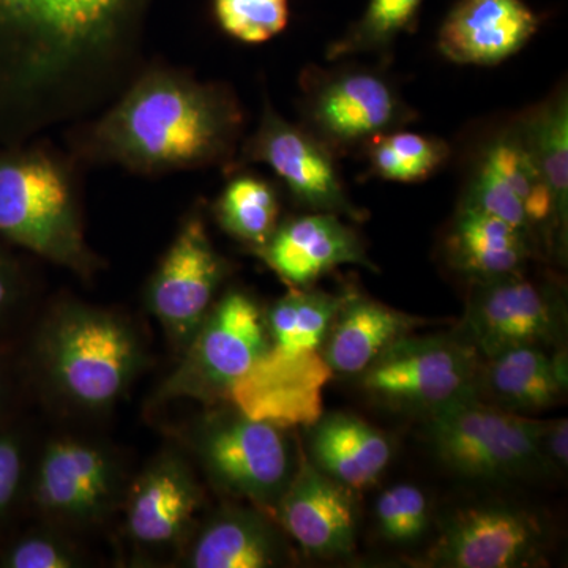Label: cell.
<instances>
[{"instance_id": "obj_32", "label": "cell", "mask_w": 568, "mask_h": 568, "mask_svg": "<svg viewBox=\"0 0 568 568\" xmlns=\"http://www.w3.org/2000/svg\"><path fill=\"white\" fill-rule=\"evenodd\" d=\"M29 454L20 428L10 424L0 426V530L28 497Z\"/></svg>"}, {"instance_id": "obj_13", "label": "cell", "mask_w": 568, "mask_h": 568, "mask_svg": "<svg viewBox=\"0 0 568 568\" xmlns=\"http://www.w3.org/2000/svg\"><path fill=\"white\" fill-rule=\"evenodd\" d=\"M121 491L122 473L114 455L77 437L48 443L28 485L29 499L40 515L74 526L102 521Z\"/></svg>"}, {"instance_id": "obj_30", "label": "cell", "mask_w": 568, "mask_h": 568, "mask_svg": "<svg viewBox=\"0 0 568 568\" xmlns=\"http://www.w3.org/2000/svg\"><path fill=\"white\" fill-rule=\"evenodd\" d=\"M212 7L220 29L241 43H265L290 22V0H212Z\"/></svg>"}, {"instance_id": "obj_5", "label": "cell", "mask_w": 568, "mask_h": 568, "mask_svg": "<svg viewBox=\"0 0 568 568\" xmlns=\"http://www.w3.org/2000/svg\"><path fill=\"white\" fill-rule=\"evenodd\" d=\"M544 426L474 395L429 414V439L440 462L455 473L499 480L548 466L541 452Z\"/></svg>"}, {"instance_id": "obj_31", "label": "cell", "mask_w": 568, "mask_h": 568, "mask_svg": "<svg viewBox=\"0 0 568 568\" xmlns=\"http://www.w3.org/2000/svg\"><path fill=\"white\" fill-rule=\"evenodd\" d=\"M428 499L414 485H395L376 503L377 528L381 536L395 544H410L428 528Z\"/></svg>"}, {"instance_id": "obj_23", "label": "cell", "mask_w": 568, "mask_h": 568, "mask_svg": "<svg viewBox=\"0 0 568 568\" xmlns=\"http://www.w3.org/2000/svg\"><path fill=\"white\" fill-rule=\"evenodd\" d=\"M312 455L328 477L351 489L376 484L392 458L386 435L349 414L321 417L312 426Z\"/></svg>"}, {"instance_id": "obj_2", "label": "cell", "mask_w": 568, "mask_h": 568, "mask_svg": "<svg viewBox=\"0 0 568 568\" xmlns=\"http://www.w3.org/2000/svg\"><path fill=\"white\" fill-rule=\"evenodd\" d=\"M244 121L227 85L152 61L99 114L63 130L67 152L81 166L155 178L211 166L226 171L237 155Z\"/></svg>"}, {"instance_id": "obj_27", "label": "cell", "mask_w": 568, "mask_h": 568, "mask_svg": "<svg viewBox=\"0 0 568 568\" xmlns=\"http://www.w3.org/2000/svg\"><path fill=\"white\" fill-rule=\"evenodd\" d=\"M345 294L291 287L265 312L268 345L291 351H321Z\"/></svg>"}, {"instance_id": "obj_12", "label": "cell", "mask_w": 568, "mask_h": 568, "mask_svg": "<svg viewBox=\"0 0 568 568\" xmlns=\"http://www.w3.org/2000/svg\"><path fill=\"white\" fill-rule=\"evenodd\" d=\"M564 321L559 295L517 272L473 282L462 334L485 361L517 347L556 346Z\"/></svg>"}, {"instance_id": "obj_14", "label": "cell", "mask_w": 568, "mask_h": 568, "mask_svg": "<svg viewBox=\"0 0 568 568\" xmlns=\"http://www.w3.org/2000/svg\"><path fill=\"white\" fill-rule=\"evenodd\" d=\"M334 375L321 351L268 345L231 387L226 402L244 416L278 428L313 426L323 417L324 388Z\"/></svg>"}, {"instance_id": "obj_26", "label": "cell", "mask_w": 568, "mask_h": 568, "mask_svg": "<svg viewBox=\"0 0 568 568\" xmlns=\"http://www.w3.org/2000/svg\"><path fill=\"white\" fill-rule=\"evenodd\" d=\"M534 162L555 200L560 227L567 233L568 100L560 91L518 123Z\"/></svg>"}, {"instance_id": "obj_24", "label": "cell", "mask_w": 568, "mask_h": 568, "mask_svg": "<svg viewBox=\"0 0 568 568\" xmlns=\"http://www.w3.org/2000/svg\"><path fill=\"white\" fill-rule=\"evenodd\" d=\"M282 559V540L263 515L227 508L196 534L185 562L193 568H267Z\"/></svg>"}, {"instance_id": "obj_34", "label": "cell", "mask_w": 568, "mask_h": 568, "mask_svg": "<svg viewBox=\"0 0 568 568\" xmlns=\"http://www.w3.org/2000/svg\"><path fill=\"white\" fill-rule=\"evenodd\" d=\"M81 566L80 556L62 538L50 532H28L11 538L0 548V567L3 568H73Z\"/></svg>"}, {"instance_id": "obj_33", "label": "cell", "mask_w": 568, "mask_h": 568, "mask_svg": "<svg viewBox=\"0 0 568 568\" xmlns=\"http://www.w3.org/2000/svg\"><path fill=\"white\" fill-rule=\"evenodd\" d=\"M17 250L0 237V342H13L11 331L20 324L31 298V274Z\"/></svg>"}, {"instance_id": "obj_1", "label": "cell", "mask_w": 568, "mask_h": 568, "mask_svg": "<svg viewBox=\"0 0 568 568\" xmlns=\"http://www.w3.org/2000/svg\"><path fill=\"white\" fill-rule=\"evenodd\" d=\"M156 0H0V144L99 114L145 65Z\"/></svg>"}, {"instance_id": "obj_25", "label": "cell", "mask_w": 568, "mask_h": 568, "mask_svg": "<svg viewBox=\"0 0 568 568\" xmlns=\"http://www.w3.org/2000/svg\"><path fill=\"white\" fill-rule=\"evenodd\" d=\"M233 178L213 204V215L220 227L256 252L274 234L280 223V197L275 186L253 174H231Z\"/></svg>"}, {"instance_id": "obj_20", "label": "cell", "mask_w": 568, "mask_h": 568, "mask_svg": "<svg viewBox=\"0 0 568 568\" xmlns=\"http://www.w3.org/2000/svg\"><path fill=\"white\" fill-rule=\"evenodd\" d=\"M418 325H422L418 317L346 291L321 353L332 372L358 376L388 346L413 334Z\"/></svg>"}, {"instance_id": "obj_22", "label": "cell", "mask_w": 568, "mask_h": 568, "mask_svg": "<svg viewBox=\"0 0 568 568\" xmlns=\"http://www.w3.org/2000/svg\"><path fill=\"white\" fill-rule=\"evenodd\" d=\"M480 368L478 394L511 413H540L560 402L567 388L566 353L544 347H517L491 358Z\"/></svg>"}, {"instance_id": "obj_17", "label": "cell", "mask_w": 568, "mask_h": 568, "mask_svg": "<svg viewBox=\"0 0 568 568\" xmlns=\"http://www.w3.org/2000/svg\"><path fill=\"white\" fill-rule=\"evenodd\" d=\"M351 491L302 458L274 510L280 525L306 555L338 558L355 548L357 519Z\"/></svg>"}, {"instance_id": "obj_15", "label": "cell", "mask_w": 568, "mask_h": 568, "mask_svg": "<svg viewBox=\"0 0 568 568\" xmlns=\"http://www.w3.org/2000/svg\"><path fill=\"white\" fill-rule=\"evenodd\" d=\"M541 529L525 510L506 506L469 507L448 518L432 551L435 566L517 568L537 559Z\"/></svg>"}, {"instance_id": "obj_4", "label": "cell", "mask_w": 568, "mask_h": 568, "mask_svg": "<svg viewBox=\"0 0 568 568\" xmlns=\"http://www.w3.org/2000/svg\"><path fill=\"white\" fill-rule=\"evenodd\" d=\"M80 168L41 138L0 145V237L91 280L103 261L85 239Z\"/></svg>"}, {"instance_id": "obj_29", "label": "cell", "mask_w": 568, "mask_h": 568, "mask_svg": "<svg viewBox=\"0 0 568 568\" xmlns=\"http://www.w3.org/2000/svg\"><path fill=\"white\" fill-rule=\"evenodd\" d=\"M425 0H369L364 14L351 26L346 36L335 41L327 59L361 52H384L403 32L410 31Z\"/></svg>"}, {"instance_id": "obj_3", "label": "cell", "mask_w": 568, "mask_h": 568, "mask_svg": "<svg viewBox=\"0 0 568 568\" xmlns=\"http://www.w3.org/2000/svg\"><path fill=\"white\" fill-rule=\"evenodd\" d=\"M26 381L85 413H103L129 390L142 364L136 331L108 310L61 302L20 353Z\"/></svg>"}, {"instance_id": "obj_19", "label": "cell", "mask_w": 568, "mask_h": 568, "mask_svg": "<svg viewBox=\"0 0 568 568\" xmlns=\"http://www.w3.org/2000/svg\"><path fill=\"white\" fill-rule=\"evenodd\" d=\"M540 20L523 0H459L447 14L437 48L463 65H496L521 50Z\"/></svg>"}, {"instance_id": "obj_35", "label": "cell", "mask_w": 568, "mask_h": 568, "mask_svg": "<svg viewBox=\"0 0 568 568\" xmlns=\"http://www.w3.org/2000/svg\"><path fill=\"white\" fill-rule=\"evenodd\" d=\"M28 384L13 342H0V426L14 420L22 387Z\"/></svg>"}, {"instance_id": "obj_10", "label": "cell", "mask_w": 568, "mask_h": 568, "mask_svg": "<svg viewBox=\"0 0 568 568\" xmlns=\"http://www.w3.org/2000/svg\"><path fill=\"white\" fill-rule=\"evenodd\" d=\"M230 274V263L209 237L203 213L192 209L145 290L148 308L175 349L182 353L192 342Z\"/></svg>"}, {"instance_id": "obj_36", "label": "cell", "mask_w": 568, "mask_h": 568, "mask_svg": "<svg viewBox=\"0 0 568 568\" xmlns=\"http://www.w3.org/2000/svg\"><path fill=\"white\" fill-rule=\"evenodd\" d=\"M568 424L566 418L545 422L541 433V452L549 466H567Z\"/></svg>"}, {"instance_id": "obj_18", "label": "cell", "mask_w": 568, "mask_h": 568, "mask_svg": "<svg viewBox=\"0 0 568 568\" xmlns=\"http://www.w3.org/2000/svg\"><path fill=\"white\" fill-rule=\"evenodd\" d=\"M254 254L290 287H312L339 265L376 271L358 235L335 213L310 212L280 222Z\"/></svg>"}, {"instance_id": "obj_7", "label": "cell", "mask_w": 568, "mask_h": 568, "mask_svg": "<svg viewBox=\"0 0 568 568\" xmlns=\"http://www.w3.org/2000/svg\"><path fill=\"white\" fill-rule=\"evenodd\" d=\"M480 354L465 335H406L358 375L362 388L396 409L433 414L478 395Z\"/></svg>"}, {"instance_id": "obj_16", "label": "cell", "mask_w": 568, "mask_h": 568, "mask_svg": "<svg viewBox=\"0 0 568 568\" xmlns=\"http://www.w3.org/2000/svg\"><path fill=\"white\" fill-rule=\"evenodd\" d=\"M125 503L130 540L140 548L163 551L186 540L203 491L185 459L163 454L136 478Z\"/></svg>"}, {"instance_id": "obj_11", "label": "cell", "mask_w": 568, "mask_h": 568, "mask_svg": "<svg viewBox=\"0 0 568 568\" xmlns=\"http://www.w3.org/2000/svg\"><path fill=\"white\" fill-rule=\"evenodd\" d=\"M257 163L272 168L295 203L310 212L364 220V212L351 203L343 186L334 152L305 126L283 119L268 100L256 132L242 144L226 173Z\"/></svg>"}, {"instance_id": "obj_8", "label": "cell", "mask_w": 568, "mask_h": 568, "mask_svg": "<svg viewBox=\"0 0 568 568\" xmlns=\"http://www.w3.org/2000/svg\"><path fill=\"white\" fill-rule=\"evenodd\" d=\"M192 448L216 487L264 508H275L293 477L283 428L254 420L235 407L201 418Z\"/></svg>"}, {"instance_id": "obj_9", "label": "cell", "mask_w": 568, "mask_h": 568, "mask_svg": "<svg viewBox=\"0 0 568 568\" xmlns=\"http://www.w3.org/2000/svg\"><path fill=\"white\" fill-rule=\"evenodd\" d=\"M302 88L305 129L334 153L368 145L414 119L395 85L377 71L308 69Z\"/></svg>"}, {"instance_id": "obj_28", "label": "cell", "mask_w": 568, "mask_h": 568, "mask_svg": "<svg viewBox=\"0 0 568 568\" xmlns=\"http://www.w3.org/2000/svg\"><path fill=\"white\" fill-rule=\"evenodd\" d=\"M368 148L373 173L392 182L424 181L450 156L446 141L399 130L376 138Z\"/></svg>"}, {"instance_id": "obj_21", "label": "cell", "mask_w": 568, "mask_h": 568, "mask_svg": "<svg viewBox=\"0 0 568 568\" xmlns=\"http://www.w3.org/2000/svg\"><path fill=\"white\" fill-rule=\"evenodd\" d=\"M448 261L470 282L525 271L537 245L517 227L463 201L447 241Z\"/></svg>"}, {"instance_id": "obj_6", "label": "cell", "mask_w": 568, "mask_h": 568, "mask_svg": "<svg viewBox=\"0 0 568 568\" xmlns=\"http://www.w3.org/2000/svg\"><path fill=\"white\" fill-rule=\"evenodd\" d=\"M268 346L265 312L245 291L227 290L212 305L156 399L226 402L231 387L260 361Z\"/></svg>"}]
</instances>
